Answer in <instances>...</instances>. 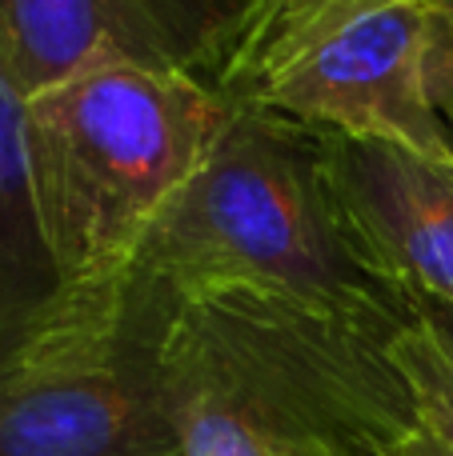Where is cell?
Listing matches in <instances>:
<instances>
[{
	"label": "cell",
	"mask_w": 453,
	"mask_h": 456,
	"mask_svg": "<svg viewBox=\"0 0 453 456\" xmlns=\"http://www.w3.org/2000/svg\"><path fill=\"white\" fill-rule=\"evenodd\" d=\"M409 324L257 289L177 297L165 380L185 456H398L425 425L398 356Z\"/></svg>",
	"instance_id": "obj_1"
},
{
	"label": "cell",
	"mask_w": 453,
	"mask_h": 456,
	"mask_svg": "<svg viewBox=\"0 0 453 456\" xmlns=\"http://www.w3.org/2000/svg\"><path fill=\"white\" fill-rule=\"evenodd\" d=\"M233 101L193 72L104 64L29 96L40 221L64 284V316L109 305L149 224L197 173Z\"/></svg>",
	"instance_id": "obj_2"
},
{
	"label": "cell",
	"mask_w": 453,
	"mask_h": 456,
	"mask_svg": "<svg viewBox=\"0 0 453 456\" xmlns=\"http://www.w3.org/2000/svg\"><path fill=\"white\" fill-rule=\"evenodd\" d=\"M133 268L177 297L257 289L313 305L414 313V300L353 240L321 128L253 101H233L225 133L149 224Z\"/></svg>",
	"instance_id": "obj_3"
},
{
	"label": "cell",
	"mask_w": 453,
	"mask_h": 456,
	"mask_svg": "<svg viewBox=\"0 0 453 456\" xmlns=\"http://www.w3.org/2000/svg\"><path fill=\"white\" fill-rule=\"evenodd\" d=\"M177 292L149 273L0 369V456H185L165 345Z\"/></svg>",
	"instance_id": "obj_4"
},
{
	"label": "cell",
	"mask_w": 453,
	"mask_h": 456,
	"mask_svg": "<svg viewBox=\"0 0 453 456\" xmlns=\"http://www.w3.org/2000/svg\"><path fill=\"white\" fill-rule=\"evenodd\" d=\"M249 0H0V64L24 96L104 64L221 77Z\"/></svg>",
	"instance_id": "obj_5"
},
{
	"label": "cell",
	"mask_w": 453,
	"mask_h": 456,
	"mask_svg": "<svg viewBox=\"0 0 453 456\" xmlns=\"http://www.w3.org/2000/svg\"><path fill=\"white\" fill-rule=\"evenodd\" d=\"M425 0L342 28L269 77L245 101L309 128L398 141L425 157H453V136L425 96Z\"/></svg>",
	"instance_id": "obj_6"
},
{
	"label": "cell",
	"mask_w": 453,
	"mask_h": 456,
	"mask_svg": "<svg viewBox=\"0 0 453 456\" xmlns=\"http://www.w3.org/2000/svg\"><path fill=\"white\" fill-rule=\"evenodd\" d=\"M325 165L366 260L409 300L453 308V157L325 133Z\"/></svg>",
	"instance_id": "obj_7"
},
{
	"label": "cell",
	"mask_w": 453,
	"mask_h": 456,
	"mask_svg": "<svg viewBox=\"0 0 453 456\" xmlns=\"http://www.w3.org/2000/svg\"><path fill=\"white\" fill-rule=\"evenodd\" d=\"M64 316V284L40 221L29 152V96L0 64V369Z\"/></svg>",
	"instance_id": "obj_8"
},
{
	"label": "cell",
	"mask_w": 453,
	"mask_h": 456,
	"mask_svg": "<svg viewBox=\"0 0 453 456\" xmlns=\"http://www.w3.org/2000/svg\"><path fill=\"white\" fill-rule=\"evenodd\" d=\"M401 4H422V0H249L245 24L217 77V88L229 101H245L269 77H277L342 28Z\"/></svg>",
	"instance_id": "obj_9"
},
{
	"label": "cell",
	"mask_w": 453,
	"mask_h": 456,
	"mask_svg": "<svg viewBox=\"0 0 453 456\" xmlns=\"http://www.w3.org/2000/svg\"><path fill=\"white\" fill-rule=\"evenodd\" d=\"M398 356L414 380L422 420L453 452V308L414 300V324L398 340Z\"/></svg>",
	"instance_id": "obj_10"
},
{
	"label": "cell",
	"mask_w": 453,
	"mask_h": 456,
	"mask_svg": "<svg viewBox=\"0 0 453 456\" xmlns=\"http://www.w3.org/2000/svg\"><path fill=\"white\" fill-rule=\"evenodd\" d=\"M425 96L453 136V0H425Z\"/></svg>",
	"instance_id": "obj_11"
},
{
	"label": "cell",
	"mask_w": 453,
	"mask_h": 456,
	"mask_svg": "<svg viewBox=\"0 0 453 456\" xmlns=\"http://www.w3.org/2000/svg\"><path fill=\"white\" fill-rule=\"evenodd\" d=\"M398 456H453V452L446 449V441H441V436L433 433L430 425H422V433H417L414 441H409Z\"/></svg>",
	"instance_id": "obj_12"
}]
</instances>
